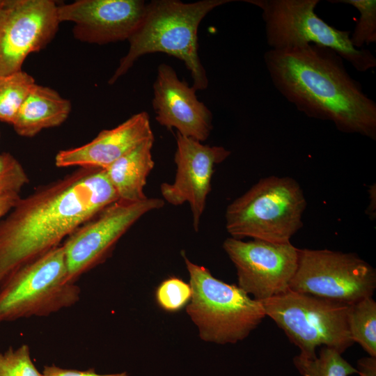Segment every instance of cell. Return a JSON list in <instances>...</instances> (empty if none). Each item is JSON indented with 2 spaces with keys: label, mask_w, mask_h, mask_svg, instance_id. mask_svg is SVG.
<instances>
[{
  "label": "cell",
  "mask_w": 376,
  "mask_h": 376,
  "mask_svg": "<svg viewBox=\"0 0 376 376\" xmlns=\"http://www.w3.org/2000/svg\"><path fill=\"white\" fill-rule=\"evenodd\" d=\"M106 171L79 167L20 198L0 221V283L117 201Z\"/></svg>",
  "instance_id": "1"
},
{
  "label": "cell",
  "mask_w": 376,
  "mask_h": 376,
  "mask_svg": "<svg viewBox=\"0 0 376 376\" xmlns=\"http://www.w3.org/2000/svg\"><path fill=\"white\" fill-rule=\"evenodd\" d=\"M264 61L274 87L298 111L376 139V103L336 52L314 44L269 49Z\"/></svg>",
  "instance_id": "2"
},
{
  "label": "cell",
  "mask_w": 376,
  "mask_h": 376,
  "mask_svg": "<svg viewBox=\"0 0 376 376\" xmlns=\"http://www.w3.org/2000/svg\"><path fill=\"white\" fill-rule=\"evenodd\" d=\"M232 1L155 0L148 3L141 24L128 40V52L120 60L109 84H114L141 56L162 52L184 62L191 72L192 87L196 91L205 89L208 79L198 56V29L208 13Z\"/></svg>",
  "instance_id": "3"
},
{
  "label": "cell",
  "mask_w": 376,
  "mask_h": 376,
  "mask_svg": "<svg viewBox=\"0 0 376 376\" xmlns=\"http://www.w3.org/2000/svg\"><path fill=\"white\" fill-rule=\"evenodd\" d=\"M306 207L303 190L295 179L271 175L228 205L226 228L236 239L288 243L303 226Z\"/></svg>",
  "instance_id": "4"
},
{
  "label": "cell",
  "mask_w": 376,
  "mask_h": 376,
  "mask_svg": "<svg viewBox=\"0 0 376 376\" xmlns=\"http://www.w3.org/2000/svg\"><path fill=\"white\" fill-rule=\"evenodd\" d=\"M191 297L186 311L206 342L236 343L255 329L266 317L260 301L236 285L212 276L203 266L185 257Z\"/></svg>",
  "instance_id": "5"
},
{
  "label": "cell",
  "mask_w": 376,
  "mask_h": 376,
  "mask_svg": "<svg viewBox=\"0 0 376 376\" xmlns=\"http://www.w3.org/2000/svg\"><path fill=\"white\" fill-rule=\"evenodd\" d=\"M80 294L81 288L68 280L61 244L0 283V322L49 316L75 304Z\"/></svg>",
  "instance_id": "6"
},
{
  "label": "cell",
  "mask_w": 376,
  "mask_h": 376,
  "mask_svg": "<svg viewBox=\"0 0 376 376\" xmlns=\"http://www.w3.org/2000/svg\"><path fill=\"white\" fill-rule=\"evenodd\" d=\"M262 10L266 42L279 49L314 44L336 52L361 72L376 66V58L366 49H356L350 31L327 24L315 12L319 0H244Z\"/></svg>",
  "instance_id": "7"
},
{
  "label": "cell",
  "mask_w": 376,
  "mask_h": 376,
  "mask_svg": "<svg viewBox=\"0 0 376 376\" xmlns=\"http://www.w3.org/2000/svg\"><path fill=\"white\" fill-rule=\"evenodd\" d=\"M261 303L302 357L315 358L322 345L342 354L354 343L347 324L350 304L290 290Z\"/></svg>",
  "instance_id": "8"
},
{
  "label": "cell",
  "mask_w": 376,
  "mask_h": 376,
  "mask_svg": "<svg viewBox=\"0 0 376 376\" xmlns=\"http://www.w3.org/2000/svg\"><path fill=\"white\" fill-rule=\"evenodd\" d=\"M376 272L352 253L329 249H299L289 290L352 304L373 297Z\"/></svg>",
  "instance_id": "9"
},
{
  "label": "cell",
  "mask_w": 376,
  "mask_h": 376,
  "mask_svg": "<svg viewBox=\"0 0 376 376\" xmlns=\"http://www.w3.org/2000/svg\"><path fill=\"white\" fill-rule=\"evenodd\" d=\"M164 204L159 198L134 203L118 200L81 225L61 244L68 280L75 283L81 275L104 262L118 240L139 219Z\"/></svg>",
  "instance_id": "10"
},
{
  "label": "cell",
  "mask_w": 376,
  "mask_h": 376,
  "mask_svg": "<svg viewBox=\"0 0 376 376\" xmlns=\"http://www.w3.org/2000/svg\"><path fill=\"white\" fill-rule=\"evenodd\" d=\"M223 248L236 268L237 286L253 299L261 302L289 290L299 252L290 242L228 237Z\"/></svg>",
  "instance_id": "11"
},
{
  "label": "cell",
  "mask_w": 376,
  "mask_h": 376,
  "mask_svg": "<svg viewBox=\"0 0 376 376\" xmlns=\"http://www.w3.org/2000/svg\"><path fill=\"white\" fill-rule=\"evenodd\" d=\"M52 0H3L0 6V76L22 70L26 57L45 48L60 22Z\"/></svg>",
  "instance_id": "12"
},
{
  "label": "cell",
  "mask_w": 376,
  "mask_h": 376,
  "mask_svg": "<svg viewBox=\"0 0 376 376\" xmlns=\"http://www.w3.org/2000/svg\"><path fill=\"white\" fill-rule=\"evenodd\" d=\"M230 152L222 146L205 145L177 132L174 162L176 173L173 183L160 185L163 200L171 205L187 202L192 214L193 228L199 229L205 209L214 167L223 162Z\"/></svg>",
  "instance_id": "13"
},
{
  "label": "cell",
  "mask_w": 376,
  "mask_h": 376,
  "mask_svg": "<svg viewBox=\"0 0 376 376\" xmlns=\"http://www.w3.org/2000/svg\"><path fill=\"white\" fill-rule=\"evenodd\" d=\"M147 3L142 0H77L58 5L61 22L74 24L75 39L104 45L129 40L141 24Z\"/></svg>",
  "instance_id": "14"
},
{
  "label": "cell",
  "mask_w": 376,
  "mask_h": 376,
  "mask_svg": "<svg viewBox=\"0 0 376 376\" xmlns=\"http://www.w3.org/2000/svg\"><path fill=\"white\" fill-rule=\"evenodd\" d=\"M196 90L180 80L174 69L162 63L153 84L152 101L156 120L162 126L200 142L205 141L212 129V114L199 101Z\"/></svg>",
  "instance_id": "15"
},
{
  "label": "cell",
  "mask_w": 376,
  "mask_h": 376,
  "mask_svg": "<svg viewBox=\"0 0 376 376\" xmlns=\"http://www.w3.org/2000/svg\"><path fill=\"white\" fill-rule=\"evenodd\" d=\"M154 136L147 112L132 116L117 127L102 130L91 141L60 150L55 164L60 168L79 166L105 169L145 139Z\"/></svg>",
  "instance_id": "16"
},
{
  "label": "cell",
  "mask_w": 376,
  "mask_h": 376,
  "mask_svg": "<svg viewBox=\"0 0 376 376\" xmlns=\"http://www.w3.org/2000/svg\"><path fill=\"white\" fill-rule=\"evenodd\" d=\"M70 102L54 89L36 84L12 124L15 132L33 137L44 129L63 123L71 111Z\"/></svg>",
  "instance_id": "17"
},
{
  "label": "cell",
  "mask_w": 376,
  "mask_h": 376,
  "mask_svg": "<svg viewBox=\"0 0 376 376\" xmlns=\"http://www.w3.org/2000/svg\"><path fill=\"white\" fill-rule=\"evenodd\" d=\"M154 140V136L145 139L104 169L119 201L134 203L148 198L143 189L155 166Z\"/></svg>",
  "instance_id": "18"
},
{
  "label": "cell",
  "mask_w": 376,
  "mask_h": 376,
  "mask_svg": "<svg viewBox=\"0 0 376 376\" xmlns=\"http://www.w3.org/2000/svg\"><path fill=\"white\" fill-rule=\"evenodd\" d=\"M347 324L353 342L369 357H376V302L373 297L350 304Z\"/></svg>",
  "instance_id": "19"
},
{
  "label": "cell",
  "mask_w": 376,
  "mask_h": 376,
  "mask_svg": "<svg viewBox=\"0 0 376 376\" xmlns=\"http://www.w3.org/2000/svg\"><path fill=\"white\" fill-rule=\"evenodd\" d=\"M33 77L22 70L0 76V120L13 124L22 104L36 85Z\"/></svg>",
  "instance_id": "20"
},
{
  "label": "cell",
  "mask_w": 376,
  "mask_h": 376,
  "mask_svg": "<svg viewBox=\"0 0 376 376\" xmlns=\"http://www.w3.org/2000/svg\"><path fill=\"white\" fill-rule=\"evenodd\" d=\"M293 363L302 376H350L358 370L337 350L323 347L314 359L300 354L293 358Z\"/></svg>",
  "instance_id": "21"
},
{
  "label": "cell",
  "mask_w": 376,
  "mask_h": 376,
  "mask_svg": "<svg viewBox=\"0 0 376 376\" xmlns=\"http://www.w3.org/2000/svg\"><path fill=\"white\" fill-rule=\"evenodd\" d=\"M354 7L359 12V18L350 39L356 49H363L364 45L376 42V1L375 0H330Z\"/></svg>",
  "instance_id": "22"
},
{
  "label": "cell",
  "mask_w": 376,
  "mask_h": 376,
  "mask_svg": "<svg viewBox=\"0 0 376 376\" xmlns=\"http://www.w3.org/2000/svg\"><path fill=\"white\" fill-rule=\"evenodd\" d=\"M0 376H43L34 365L29 347L23 344L0 351Z\"/></svg>",
  "instance_id": "23"
},
{
  "label": "cell",
  "mask_w": 376,
  "mask_h": 376,
  "mask_svg": "<svg viewBox=\"0 0 376 376\" xmlns=\"http://www.w3.org/2000/svg\"><path fill=\"white\" fill-rule=\"evenodd\" d=\"M189 283L171 277L162 281L155 292L159 306L168 312H176L187 305L191 297Z\"/></svg>",
  "instance_id": "24"
},
{
  "label": "cell",
  "mask_w": 376,
  "mask_h": 376,
  "mask_svg": "<svg viewBox=\"0 0 376 376\" xmlns=\"http://www.w3.org/2000/svg\"><path fill=\"white\" fill-rule=\"evenodd\" d=\"M29 182L19 162L9 152L0 153V195L19 194Z\"/></svg>",
  "instance_id": "25"
},
{
  "label": "cell",
  "mask_w": 376,
  "mask_h": 376,
  "mask_svg": "<svg viewBox=\"0 0 376 376\" xmlns=\"http://www.w3.org/2000/svg\"><path fill=\"white\" fill-rule=\"evenodd\" d=\"M43 376H130L126 372L111 374H99L94 368L86 370L63 368L52 363L45 366L42 370Z\"/></svg>",
  "instance_id": "26"
},
{
  "label": "cell",
  "mask_w": 376,
  "mask_h": 376,
  "mask_svg": "<svg viewBox=\"0 0 376 376\" xmlns=\"http://www.w3.org/2000/svg\"><path fill=\"white\" fill-rule=\"evenodd\" d=\"M358 374L360 376H376V357H367L357 362Z\"/></svg>",
  "instance_id": "27"
},
{
  "label": "cell",
  "mask_w": 376,
  "mask_h": 376,
  "mask_svg": "<svg viewBox=\"0 0 376 376\" xmlns=\"http://www.w3.org/2000/svg\"><path fill=\"white\" fill-rule=\"evenodd\" d=\"M20 198L19 194L0 195V221L13 208Z\"/></svg>",
  "instance_id": "28"
},
{
  "label": "cell",
  "mask_w": 376,
  "mask_h": 376,
  "mask_svg": "<svg viewBox=\"0 0 376 376\" xmlns=\"http://www.w3.org/2000/svg\"><path fill=\"white\" fill-rule=\"evenodd\" d=\"M2 2H3V0H0V6H1Z\"/></svg>",
  "instance_id": "29"
}]
</instances>
